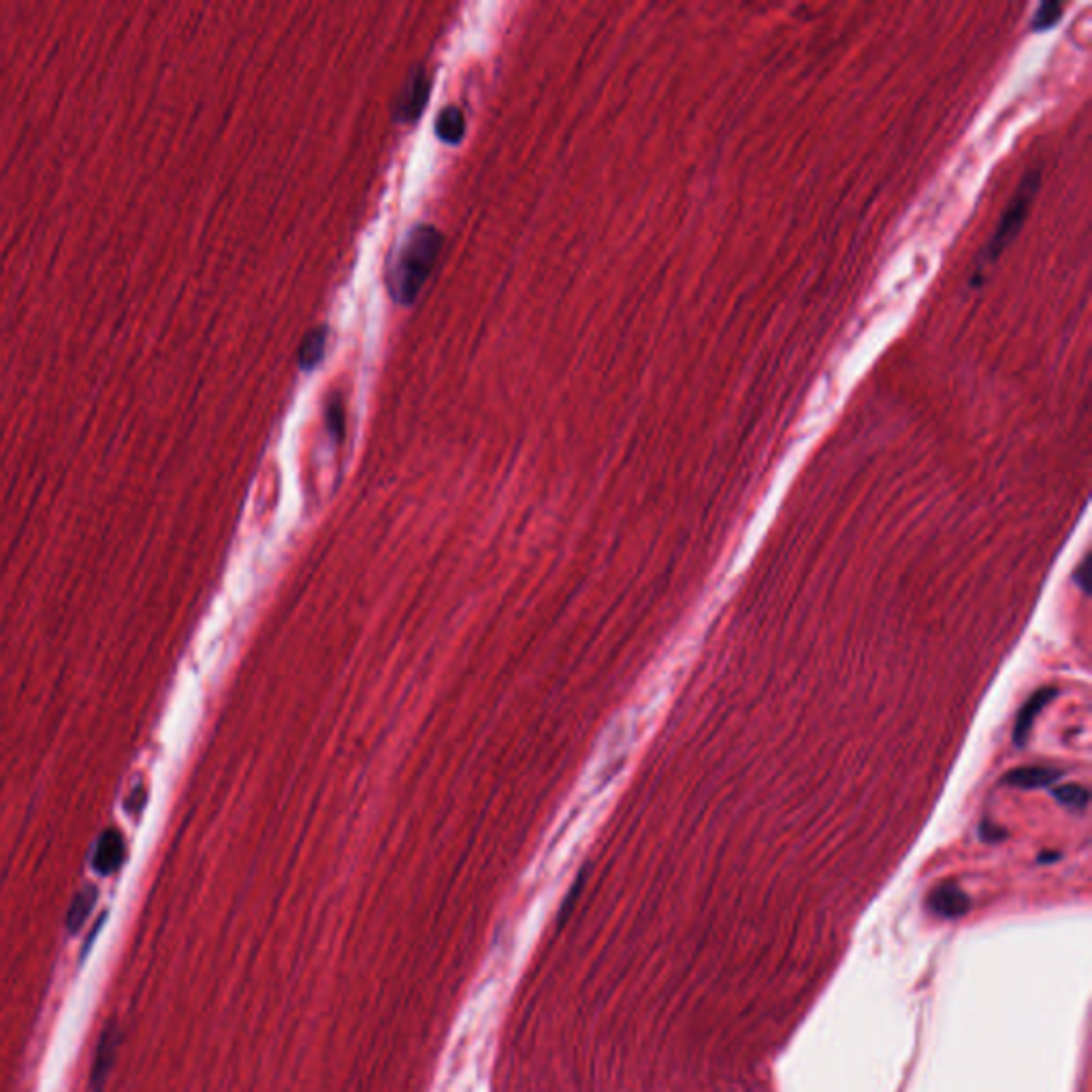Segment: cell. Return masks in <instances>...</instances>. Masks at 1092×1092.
<instances>
[{"label":"cell","mask_w":1092,"mask_h":1092,"mask_svg":"<svg viewBox=\"0 0 1092 1092\" xmlns=\"http://www.w3.org/2000/svg\"><path fill=\"white\" fill-rule=\"evenodd\" d=\"M427 97H429V79L425 77L423 69H414L412 75L407 77L405 86L401 88L395 117H398L400 122H414L416 117L423 113Z\"/></svg>","instance_id":"obj_3"},{"label":"cell","mask_w":1092,"mask_h":1092,"mask_svg":"<svg viewBox=\"0 0 1092 1092\" xmlns=\"http://www.w3.org/2000/svg\"><path fill=\"white\" fill-rule=\"evenodd\" d=\"M327 335H328V328L319 327V328H314V331H310L306 335V339L301 341V348H299V354H297L301 370L312 372L321 365V361L325 359V350H327Z\"/></svg>","instance_id":"obj_8"},{"label":"cell","mask_w":1092,"mask_h":1092,"mask_svg":"<svg viewBox=\"0 0 1092 1092\" xmlns=\"http://www.w3.org/2000/svg\"><path fill=\"white\" fill-rule=\"evenodd\" d=\"M1086 576H1088V557H1086V559L1082 561V565H1080V570H1077V581H1080V585H1082V591H1086V594H1088V591H1090V585H1088V581H1086Z\"/></svg>","instance_id":"obj_14"},{"label":"cell","mask_w":1092,"mask_h":1092,"mask_svg":"<svg viewBox=\"0 0 1092 1092\" xmlns=\"http://www.w3.org/2000/svg\"><path fill=\"white\" fill-rule=\"evenodd\" d=\"M1062 16V5L1058 3H1044L1035 11L1033 29L1035 31H1050L1052 26H1056Z\"/></svg>","instance_id":"obj_11"},{"label":"cell","mask_w":1092,"mask_h":1092,"mask_svg":"<svg viewBox=\"0 0 1092 1092\" xmlns=\"http://www.w3.org/2000/svg\"><path fill=\"white\" fill-rule=\"evenodd\" d=\"M442 248V235L431 225H416L405 233L387 271V288L400 306H412L431 275Z\"/></svg>","instance_id":"obj_1"},{"label":"cell","mask_w":1092,"mask_h":1092,"mask_svg":"<svg viewBox=\"0 0 1092 1092\" xmlns=\"http://www.w3.org/2000/svg\"><path fill=\"white\" fill-rule=\"evenodd\" d=\"M436 133L446 143H459L466 133V117L459 108H446L438 115Z\"/></svg>","instance_id":"obj_9"},{"label":"cell","mask_w":1092,"mask_h":1092,"mask_svg":"<svg viewBox=\"0 0 1092 1092\" xmlns=\"http://www.w3.org/2000/svg\"><path fill=\"white\" fill-rule=\"evenodd\" d=\"M1052 794H1055V798L1060 802V805L1067 809L1086 811L1088 807V789L1082 785H1073V783L1062 785V787H1056Z\"/></svg>","instance_id":"obj_10"},{"label":"cell","mask_w":1092,"mask_h":1092,"mask_svg":"<svg viewBox=\"0 0 1092 1092\" xmlns=\"http://www.w3.org/2000/svg\"><path fill=\"white\" fill-rule=\"evenodd\" d=\"M1039 180H1042V174H1039V171H1033V174H1029L1022 180L1020 190L1016 192L1014 201H1011V205L1007 207V212L1003 214L1001 222H998V227L992 235L988 248H985L983 262L996 260V256L1001 255L1005 250V246L1011 242V237H1014L1018 233V229L1022 227L1024 216H1026V212H1029V207L1033 203V196L1039 188Z\"/></svg>","instance_id":"obj_2"},{"label":"cell","mask_w":1092,"mask_h":1092,"mask_svg":"<svg viewBox=\"0 0 1092 1092\" xmlns=\"http://www.w3.org/2000/svg\"><path fill=\"white\" fill-rule=\"evenodd\" d=\"M1058 858H1060V853H1042V856H1039V862H1046V860H1058Z\"/></svg>","instance_id":"obj_15"},{"label":"cell","mask_w":1092,"mask_h":1092,"mask_svg":"<svg viewBox=\"0 0 1092 1092\" xmlns=\"http://www.w3.org/2000/svg\"><path fill=\"white\" fill-rule=\"evenodd\" d=\"M1055 695H1056V690H1052V688H1050V690H1039V692H1035V693L1031 695L1029 702H1026V704L1022 706L1020 715H1018V719H1016V728H1014V743H1016L1018 747H1022V745L1026 743V739H1029V732H1031V728H1033L1035 717H1037L1039 713H1042V708H1044L1050 700H1055Z\"/></svg>","instance_id":"obj_6"},{"label":"cell","mask_w":1092,"mask_h":1092,"mask_svg":"<svg viewBox=\"0 0 1092 1092\" xmlns=\"http://www.w3.org/2000/svg\"><path fill=\"white\" fill-rule=\"evenodd\" d=\"M92 903H95V894H82V897H79V899L75 901L73 910H71V913H69V922H67L69 928H71V932H77L79 928L84 926L86 917H88V913H90V910H92Z\"/></svg>","instance_id":"obj_12"},{"label":"cell","mask_w":1092,"mask_h":1092,"mask_svg":"<svg viewBox=\"0 0 1092 1092\" xmlns=\"http://www.w3.org/2000/svg\"><path fill=\"white\" fill-rule=\"evenodd\" d=\"M1060 774L1062 772L1058 768H1052V766H1022L1007 772L1005 783L1018 789H1039L1058 781Z\"/></svg>","instance_id":"obj_7"},{"label":"cell","mask_w":1092,"mask_h":1092,"mask_svg":"<svg viewBox=\"0 0 1092 1092\" xmlns=\"http://www.w3.org/2000/svg\"><path fill=\"white\" fill-rule=\"evenodd\" d=\"M926 905L941 919H958L971 910V899L956 884H941L930 892Z\"/></svg>","instance_id":"obj_5"},{"label":"cell","mask_w":1092,"mask_h":1092,"mask_svg":"<svg viewBox=\"0 0 1092 1092\" xmlns=\"http://www.w3.org/2000/svg\"><path fill=\"white\" fill-rule=\"evenodd\" d=\"M327 418H328V429L335 431V436H341V431H344V410H341V405L339 403L328 405Z\"/></svg>","instance_id":"obj_13"},{"label":"cell","mask_w":1092,"mask_h":1092,"mask_svg":"<svg viewBox=\"0 0 1092 1092\" xmlns=\"http://www.w3.org/2000/svg\"><path fill=\"white\" fill-rule=\"evenodd\" d=\"M120 1039L122 1035L115 1024H109L101 1035V1044L97 1048L95 1064H92V1075H90V1086L95 1092H103L105 1084H108V1077L115 1064L117 1048H120Z\"/></svg>","instance_id":"obj_4"}]
</instances>
